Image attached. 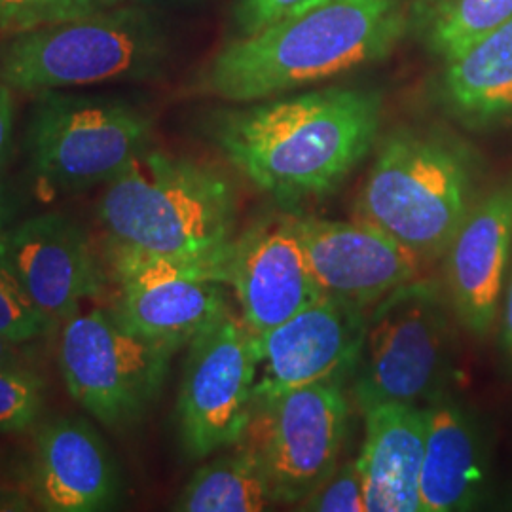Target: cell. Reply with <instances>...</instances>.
Listing matches in <instances>:
<instances>
[{"label":"cell","instance_id":"9","mask_svg":"<svg viewBox=\"0 0 512 512\" xmlns=\"http://www.w3.org/2000/svg\"><path fill=\"white\" fill-rule=\"evenodd\" d=\"M177 433L186 456L238 446L255 410L258 349L241 315L226 310L186 346Z\"/></svg>","mask_w":512,"mask_h":512},{"label":"cell","instance_id":"10","mask_svg":"<svg viewBox=\"0 0 512 512\" xmlns=\"http://www.w3.org/2000/svg\"><path fill=\"white\" fill-rule=\"evenodd\" d=\"M349 431L344 384H313L256 404L239 444L249 446L277 505H296L340 465Z\"/></svg>","mask_w":512,"mask_h":512},{"label":"cell","instance_id":"30","mask_svg":"<svg viewBox=\"0 0 512 512\" xmlns=\"http://www.w3.org/2000/svg\"><path fill=\"white\" fill-rule=\"evenodd\" d=\"M23 346L0 336V365H29V355Z\"/></svg>","mask_w":512,"mask_h":512},{"label":"cell","instance_id":"3","mask_svg":"<svg viewBox=\"0 0 512 512\" xmlns=\"http://www.w3.org/2000/svg\"><path fill=\"white\" fill-rule=\"evenodd\" d=\"M238 192L215 165L148 148L97 205L109 264L135 258L226 264L238 236Z\"/></svg>","mask_w":512,"mask_h":512},{"label":"cell","instance_id":"21","mask_svg":"<svg viewBox=\"0 0 512 512\" xmlns=\"http://www.w3.org/2000/svg\"><path fill=\"white\" fill-rule=\"evenodd\" d=\"M275 503L270 480L255 452L238 444L226 456L207 461L184 484L173 503L181 512H260Z\"/></svg>","mask_w":512,"mask_h":512},{"label":"cell","instance_id":"18","mask_svg":"<svg viewBox=\"0 0 512 512\" xmlns=\"http://www.w3.org/2000/svg\"><path fill=\"white\" fill-rule=\"evenodd\" d=\"M425 410L420 512H463L480 503L488 480V452L473 412L444 391Z\"/></svg>","mask_w":512,"mask_h":512},{"label":"cell","instance_id":"22","mask_svg":"<svg viewBox=\"0 0 512 512\" xmlns=\"http://www.w3.org/2000/svg\"><path fill=\"white\" fill-rule=\"evenodd\" d=\"M511 19L512 0H416L408 31L444 61Z\"/></svg>","mask_w":512,"mask_h":512},{"label":"cell","instance_id":"2","mask_svg":"<svg viewBox=\"0 0 512 512\" xmlns=\"http://www.w3.org/2000/svg\"><path fill=\"white\" fill-rule=\"evenodd\" d=\"M406 31L403 0H325L228 42L194 92L234 105L287 95L382 61Z\"/></svg>","mask_w":512,"mask_h":512},{"label":"cell","instance_id":"34","mask_svg":"<svg viewBox=\"0 0 512 512\" xmlns=\"http://www.w3.org/2000/svg\"><path fill=\"white\" fill-rule=\"evenodd\" d=\"M507 509H512V492L511 497H509V501H507Z\"/></svg>","mask_w":512,"mask_h":512},{"label":"cell","instance_id":"6","mask_svg":"<svg viewBox=\"0 0 512 512\" xmlns=\"http://www.w3.org/2000/svg\"><path fill=\"white\" fill-rule=\"evenodd\" d=\"M454 321L446 294L421 279L372 306L349 376L351 401L365 412L385 403L423 406L448 391L456 361Z\"/></svg>","mask_w":512,"mask_h":512},{"label":"cell","instance_id":"23","mask_svg":"<svg viewBox=\"0 0 512 512\" xmlns=\"http://www.w3.org/2000/svg\"><path fill=\"white\" fill-rule=\"evenodd\" d=\"M46 384L29 365H0V437L37 425Z\"/></svg>","mask_w":512,"mask_h":512},{"label":"cell","instance_id":"5","mask_svg":"<svg viewBox=\"0 0 512 512\" xmlns=\"http://www.w3.org/2000/svg\"><path fill=\"white\" fill-rule=\"evenodd\" d=\"M169 44L147 8L116 4L84 18L38 27L0 42V80L42 93L162 76Z\"/></svg>","mask_w":512,"mask_h":512},{"label":"cell","instance_id":"26","mask_svg":"<svg viewBox=\"0 0 512 512\" xmlns=\"http://www.w3.org/2000/svg\"><path fill=\"white\" fill-rule=\"evenodd\" d=\"M294 509L306 512H366L363 476L357 459L338 465V469L310 495L296 503Z\"/></svg>","mask_w":512,"mask_h":512},{"label":"cell","instance_id":"24","mask_svg":"<svg viewBox=\"0 0 512 512\" xmlns=\"http://www.w3.org/2000/svg\"><path fill=\"white\" fill-rule=\"evenodd\" d=\"M122 0H0V35L12 37L38 27L84 18Z\"/></svg>","mask_w":512,"mask_h":512},{"label":"cell","instance_id":"29","mask_svg":"<svg viewBox=\"0 0 512 512\" xmlns=\"http://www.w3.org/2000/svg\"><path fill=\"white\" fill-rule=\"evenodd\" d=\"M499 317H501V349L505 363L512 372V260L507 283L501 296V308H499Z\"/></svg>","mask_w":512,"mask_h":512},{"label":"cell","instance_id":"8","mask_svg":"<svg viewBox=\"0 0 512 512\" xmlns=\"http://www.w3.org/2000/svg\"><path fill=\"white\" fill-rule=\"evenodd\" d=\"M177 351L93 310L61 325L57 359L74 403L101 427L126 431L158 401Z\"/></svg>","mask_w":512,"mask_h":512},{"label":"cell","instance_id":"32","mask_svg":"<svg viewBox=\"0 0 512 512\" xmlns=\"http://www.w3.org/2000/svg\"><path fill=\"white\" fill-rule=\"evenodd\" d=\"M131 4H137V6H165V4H175V2H183V0H129Z\"/></svg>","mask_w":512,"mask_h":512},{"label":"cell","instance_id":"1","mask_svg":"<svg viewBox=\"0 0 512 512\" xmlns=\"http://www.w3.org/2000/svg\"><path fill=\"white\" fill-rule=\"evenodd\" d=\"M382 95L325 88L217 112L209 135L228 164L281 205L334 194L376 145Z\"/></svg>","mask_w":512,"mask_h":512},{"label":"cell","instance_id":"7","mask_svg":"<svg viewBox=\"0 0 512 512\" xmlns=\"http://www.w3.org/2000/svg\"><path fill=\"white\" fill-rule=\"evenodd\" d=\"M154 120L128 99L38 93L27 126L29 167L44 196H73L107 184L152 148Z\"/></svg>","mask_w":512,"mask_h":512},{"label":"cell","instance_id":"28","mask_svg":"<svg viewBox=\"0 0 512 512\" xmlns=\"http://www.w3.org/2000/svg\"><path fill=\"white\" fill-rule=\"evenodd\" d=\"M14 120H16L14 90L0 80V171L6 167L12 154Z\"/></svg>","mask_w":512,"mask_h":512},{"label":"cell","instance_id":"27","mask_svg":"<svg viewBox=\"0 0 512 512\" xmlns=\"http://www.w3.org/2000/svg\"><path fill=\"white\" fill-rule=\"evenodd\" d=\"M325 0H236L234 19L239 35H251L277 19L310 10Z\"/></svg>","mask_w":512,"mask_h":512},{"label":"cell","instance_id":"17","mask_svg":"<svg viewBox=\"0 0 512 512\" xmlns=\"http://www.w3.org/2000/svg\"><path fill=\"white\" fill-rule=\"evenodd\" d=\"M124 492L116 456L93 423L57 416L38 425L29 494L40 511H112Z\"/></svg>","mask_w":512,"mask_h":512},{"label":"cell","instance_id":"20","mask_svg":"<svg viewBox=\"0 0 512 512\" xmlns=\"http://www.w3.org/2000/svg\"><path fill=\"white\" fill-rule=\"evenodd\" d=\"M437 92L444 110L465 128L512 124V19L444 59Z\"/></svg>","mask_w":512,"mask_h":512},{"label":"cell","instance_id":"12","mask_svg":"<svg viewBox=\"0 0 512 512\" xmlns=\"http://www.w3.org/2000/svg\"><path fill=\"white\" fill-rule=\"evenodd\" d=\"M368 313L323 294L256 338L255 406L306 385H346L365 340Z\"/></svg>","mask_w":512,"mask_h":512},{"label":"cell","instance_id":"31","mask_svg":"<svg viewBox=\"0 0 512 512\" xmlns=\"http://www.w3.org/2000/svg\"><path fill=\"white\" fill-rule=\"evenodd\" d=\"M16 219V202L0 188V239Z\"/></svg>","mask_w":512,"mask_h":512},{"label":"cell","instance_id":"11","mask_svg":"<svg viewBox=\"0 0 512 512\" xmlns=\"http://www.w3.org/2000/svg\"><path fill=\"white\" fill-rule=\"evenodd\" d=\"M116 283L110 311L152 342L183 349L230 310L226 264L135 258L109 264Z\"/></svg>","mask_w":512,"mask_h":512},{"label":"cell","instance_id":"15","mask_svg":"<svg viewBox=\"0 0 512 512\" xmlns=\"http://www.w3.org/2000/svg\"><path fill=\"white\" fill-rule=\"evenodd\" d=\"M226 283L255 338L323 296L294 232L291 213L256 220L238 232L226 260Z\"/></svg>","mask_w":512,"mask_h":512},{"label":"cell","instance_id":"25","mask_svg":"<svg viewBox=\"0 0 512 512\" xmlns=\"http://www.w3.org/2000/svg\"><path fill=\"white\" fill-rule=\"evenodd\" d=\"M54 329L0 256V336L29 344Z\"/></svg>","mask_w":512,"mask_h":512},{"label":"cell","instance_id":"16","mask_svg":"<svg viewBox=\"0 0 512 512\" xmlns=\"http://www.w3.org/2000/svg\"><path fill=\"white\" fill-rule=\"evenodd\" d=\"M512 260V173L478 196L444 255L446 298L459 327L486 338Z\"/></svg>","mask_w":512,"mask_h":512},{"label":"cell","instance_id":"19","mask_svg":"<svg viewBox=\"0 0 512 512\" xmlns=\"http://www.w3.org/2000/svg\"><path fill=\"white\" fill-rule=\"evenodd\" d=\"M365 414V442L357 456L366 512H420L425 410L385 403Z\"/></svg>","mask_w":512,"mask_h":512},{"label":"cell","instance_id":"13","mask_svg":"<svg viewBox=\"0 0 512 512\" xmlns=\"http://www.w3.org/2000/svg\"><path fill=\"white\" fill-rule=\"evenodd\" d=\"M311 275L321 294L372 308L420 279L425 262L363 220L293 215Z\"/></svg>","mask_w":512,"mask_h":512},{"label":"cell","instance_id":"4","mask_svg":"<svg viewBox=\"0 0 512 512\" xmlns=\"http://www.w3.org/2000/svg\"><path fill=\"white\" fill-rule=\"evenodd\" d=\"M480 194L469 148L440 131L395 129L368 169L353 219L376 226L427 264L444 258Z\"/></svg>","mask_w":512,"mask_h":512},{"label":"cell","instance_id":"14","mask_svg":"<svg viewBox=\"0 0 512 512\" xmlns=\"http://www.w3.org/2000/svg\"><path fill=\"white\" fill-rule=\"evenodd\" d=\"M0 256L54 329L80 313L105 277L88 230L59 211L12 224L0 239Z\"/></svg>","mask_w":512,"mask_h":512},{"label":"cell","instance_id":"33","mask_svg":"<svg viewBox=\"0 0 512 512\" xmlns=\"http://www.w3.org/2000/svg\"><path fill=\"white\" fill-rule=\"evenodd\" d=\"M4 509H8V507H4V499L0 497V511H4Z\"/></svg>","mask_w":512,"mask_h":512}]
</instances>
